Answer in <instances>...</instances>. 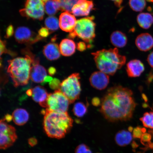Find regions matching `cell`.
<instances>
[{"label": "cell", "instance_id": "6da1fadb", "mask_svg": "<svg viewBox=\"0 0 153 153\" xmlns=\"http://www.w3.org/2000/svg\"><path fill=\"white\" fill-rule=\"evenodd\" d=\"M136 105L131 89L114 86L108 90L101 99L100 111L109 121H127L132 117Z\"/></svg>", "mask_w": 153, "mask_h": 153}, {"label": "cell", "instance_id": "7a4b0ae2", "mask_svg": "<svg viewBox=\"0 0 153 153\" xmlns=\"http://www.w3.org/2000/svg\"><path fill=\"white\" fill-rule=\"evenodd\" d=\"M45 115L43 128L46 134L51 138H64L73 126V120L68 112H58L46 109L42 111Z\"/></svg>", "mask_w": 153, "mask_h": 153}, {"label": "cell", "instance_id": "3957f363", "mask_svg": "<svg viewBox=\"0 0 153 153\" xmlns=\"http://www.w3.org/2000/svg\"><path fill=\"white\" fill-rule=\"evenodd\" d=\"M91 54L97 68L109 75H114L125 64L126 61V57L120 54L117 48L101 50Z\"/></svg>", "mask_w": 153, "mask_h": 153}, {"label": "cell", "instance_id": "277c9868", "mask_svg": "<svg viewBox=\"0 0 153 153\" xmlns=\"http://www.w3.org/2000/svg\"><path fill=\"white\" fill-rule=\"evenodd\" d=\"M29 53L25 57H18L8 61L7 72L12 79L15 87L27 85L30 78L32 64L35 59Z\"/></svg>", "mask_w": 153, "mask_h": 153}, {"label": "cell", "instance_id": "5b68a950", "mask_svg": "<svg viewBox=\"0 0 153 153\" xmlns=\"http://www.w3.org/2000/svg\"><path fill=\"white\" fill-rule=\"evenodd\" d=\"M94 19L93 17H89L78 20L74 30L70 32L68 37L74 38L78 37L86 42H91L95 36L96 25Z\"/></svg>", "mask_w": 153, "mask_h": 153}, {"label": "cell", "instance_id": "8992f818", "mask_svg": "<svg viewBox=\"0 0 153 153\" xmlns=\"http://www.w3.org/2000/svg\"><path fill=\"white\" fill-rule=\"evenodd\" d=\"M80 74H73L62 81L60 89L68 98L70 104L79 99L81 91Z\"/></svg>", "mask_w": 153, "mask_h": 153}, {"label": "cell", "instance_id": "52a82bcc", "mask_svg": "<svg viewBox=\"0 0 153 153\" xmlns=\"http://www.w3.org/2000/svg\"><path fill=\"white\" fill-rule=\"evenodd\" d=\"M69 101L60 89L49 94L47 101L46 109L53 111L65 113L68 111Z\"/></svg>", "mask_w": 153, "mask_h": 153}, {"label": "cell", "instance_id": "ba28073f", "mask_svg": "<svg viewBox=\"0 0 153 153\" xmlns=\"http://www.w3.org/2000/svg\"><path fill=\"white\" fill-rule=\"evenodd\" d=\"M45 3L42 0H27L24 8L20 10L22 16L41 20L45 15Z\"/></svg>", "mask_w": 153, "mask_h": 153}, {"label": "cell", "instance_id": "9c48e42d", "mask_svg": "<svg viewBox=\"0 0 153 153\" xmlns=\"http://www.w3.org/2000/svg\"><path fill=\"white\" fill-rule=\"evenodd\" d=\"M17 139L16 130L13 126L9 125L4 119L0 122V148L5 149L14 144Z\"/></svg>", "mask_w": 153, "mask_h": 153}, {"label": "cell", "instance_id": "30bf717a", "mask_svg": "<svg viewBox=\"0 0 153 153\" xmlns=\"http://www.w3.org/2000/svg\"><path fill=\"white\" fill-rule=\"evenodd\" d=\"M15 39L18 43L32 45L43 39L29 28L25 27H19L16 29L15 33Z\"/></svg>", "mask_w": 153, "mask_h": 153}, {"label": "cell", "instance_id": "8fae6325", "mask_svg": "<svg viewBox=\"0 0 153 153\" xmlns=\"http://www.w3.org/2000/svg\"><path fill=\"white\" fill-rule=\"evenodd\" d=\"M109 76L108 74L101 71L93 73L89 78L91 86L99 90L106 88L109 83Z\"/></svg>", "mask_w": 153, "mask_h": 153}, {"label": "cell", "instance_id": "7c38bea8", "mask_svg": "<svg viewBox=\"0 0 153 153\" xmlns=\"http://www.w3.org/2000/svg\"><path fill=\"white\" fill-rule=\"evenodd\" d=\"M47 76L46 70L39 64V60L34 59L30 72V78L32 81L36 83H42Z\"/></svg>", "mask_w": 153, "mask_h": 153}, {"label": "cell", "instance_id": "4fadbf2b", "mask_svg": "<svg viewBox=\"0 0 153 153\" xmlns=\"http://www.w3.org/2000/svg\"><path fill=\"white\" fill-rule=\"evenodd\" d=\"M76 21L75 16L71 13L65 12L60 15L59 26L63 31L71 32L74 30Z\"/></svg>", "mask_w": 153, "mask_h": 153}, {"label": "cell", "instance_id": "5bb4252c", "mask_svg": "<svg viewBox=\"0 0 153 153\" xmlns=\"http://www.w3.org/2000/svg\"><path fill=\"white\" fill-rule=\"evenodd\" d=\"M93 7V3L91 1L82 0L73 7L72 13L76 16H87Z\"/></svg>", "mask_w": 153, "mask_h": 153}, {"label": "cell", "instance_id": "9a60e30c", "mask_svg": "<svg viewBox=\"0 0 153 153\" xmlns=\"http://www.w3.org/2000/svg\"><path fill=\"white\" fill-rule=\"evenodd\" d=\"M144 70L143 63L137 59L130 61L126 65V72L128 76L130 77H138L144 71Z\"/></svg>", "mask_w": 153, "mask_h": 153}, {"label": "cell", "instance_id": "2e32d148", "mask_svg": "<svg viewBox=\"0 0 153 153\" xmlns=\"http://www.w3.org/2000/svg\"><path fill=\"white\" fill-rule=\"evenodd\" d=\"M135 44L140 50L143 51H149L153 47V38L149 33L141 34L136 39Z\"/></svg>", "mask_w": 153, "mask_h": 153}, {"label": "cell", "instance_id": "e0dca14e", "mask_svg": "<svg viewBox=\"0 0 153 153\" xmlns=\"http://www.w3.org/2000/svg\"><path fill=\"white\" fill-rule=\"evenodd\" d=\"M32 97L35 102L39 103L44 108H47V101L48 94L45 88L37 86L32 89Z\"/></svg>", "mask_w": 153, "mask_h": 153}, {"label": "cell", "instance_id": "ac0fdd59", "mask_svg": "<svg viewBox=\"0 0 153 153\" xmlns=\"http://www.w3.org/2000/svg\"><path fill=\"white\" fill-rule=\"evenodd\" d=\"M43 53L46 58L49 60H57L60 56V51L58 45L54 43L47 44L44 47Z\"/></svg>", "mask_w": 153, "mask_h": 153}, {"label": "cell", "instance_id": "d6986e66", "mask_svg": "<svg viewBox=\"0 0 153 153\" xmlns=\"http://www.w3.org/2000/svg\"><path fill=\"white\" fill-rule=\"evenodd\" d=\"M60 53L63 56H69L75 53L76 45L72 40L68 39H63L59 45Z\"/></svg>", "mask_w": 153, "mask_h": 153}, {"label": "cell", "instance_id": "ffe728a7", "mask_svg": "<svg viewBox=\"0 0 153 153\" xmlns=\"http://www.w3.org/2000/svg\"><path fill=\"white\" fill-rule=\"evenodd\" d=\"M12 118L14 123L17 125H24L27 122L29 118V114L26 110L18 108L13 113Z\"/></svg>", "mask_w": 153, "mask_h": 153}, {"label": "cell", "instance_id": "44dd1931", "mask_svg": "<svg viewBox=\"0 0 153 153\" xmlns=\"http://www.w3.org/2000/svg\"><path fill=\"white\" fill-rule=\"evenodd\" d=\"M110 40L113 45L117 48L125 47L127 43V38L125 34L120 31H114L112 33Z\"/></svg>", "mask_w": 153, "mask_h": 153}, {"label": "cell", "instance_id": "7402d4cb", "mask_svg": "<svg viewBox=\"0 0 153 153\" xmlns=\"http://www.w3.org/2000/svg\"><path fill=\"white\" fill-rule=\"evenodd\" d=\"M132 140V136L130 132L122 130L116 134L115 137L117 144L120 146H125L129 144Z\"/></svg>", "mask_w": 153, "mask_h": 153}, {"label": "cell", "instance_id": "603a6c76", "mask_svg": "<svg viewBox=\"0 0 153 153\" xmlns=\"http://www.w3.org/2000/svg\"><path fill=\"white\" fill-rule=\"evenodd\" d=\"M137 21L141 27L147 29L153 23V17L149 13H141L137 16Z\"/></svg>", "mask_w": 153, "mask_h": 153}, {"label": "cell", "instance_id": "cb8c5ba5", "mask_svg": "<svg viewBox=\"0 0 153 153\" xmlns=\"http://www.w3.org/2000/svg\"><path fill=\"white\" fill-rule=\"evenodd\" d=\"M44 3L45 12L50 16L55 15L60 10V3L57 0H49Z\"/></svg>", "mask_w": 153, "mask_h": 153}, {"label": "cell", "instance_id": "d4e9b609", "mask_svg": "<svg viewBox=\"0 0 153 153\" xmlns=\"http://www.w3.org/2000/svg\"><path fill=\"white\" fill-rule=\"evenodd\" d=\"M60 3V10L72 13L73 7L82 0H57Z\"/></svg>", "mask_w": 153, "mask_h": 153}, {"label": "cell", "instance_id": "484cf974", "mask_svg": "<svg viewBox=\"0 0 153 153\" xmlns=\"http://www.w3.org/2000/svg\"><path fill=\"white\" fill-rule=\"evenodd\" d=\"M45 24L48 29L52 32L58 30L60 26L58 19L54 16L48 17L45 19Z\"/></svg>", "mask_w": 153, "mask_h": 153}, {"label": "cell", "instance_id": "4316f807", "mask_svg": "<svg viewBox=\"0 0 153 153\" xmlns=\"http://www.w3.org/2000/svg\"><path fill=\"white\" fill-rule=\"evenodd\" d=\"M87 107L85 104L82 102L76 103L74 105L73 112L75 115L78 117H81L86 114Z\"/></svg>", "mask_w": 153, "mask_h": 153}, {"label": "cell", "instance_id": "83f0119b", "mask_svg": "<svg viewBox=\"0 0 153 153\" xmlns=\"http://www.w3.org/2000/svg\"><path fill=\"white\" fill-rule=\"evenodd\" d=\"M129 4L133 10L139 12L143 11L146 7V0H129Z\"/></svg>", "mask_w": 153, "mask_h": 153}, {"label": "cell", "instance_id": "f1b7e54d", "mask_svg": "<svg viewBox=\"0 0 153 153\" xmlns=\"http://www.w3.org/2000/svg\"><path fill=\"white\" fill-rule=\"evenodd\" d=\"M140 120L145 127L153 129V112L145 113Z\"/></svg>", "mask_w": 153, "mask_h": 153}, {"label": "cell", "instance_id": "f546056e", "mask_svg": "<svg viewBox=\"0 0 153 153\" xmlns=\"http://www.w3.org/2000/svg\"><path fill=\"white\" fill-rule=\"evenodd\" d=\"M75 152V153H92L89 147L84 144L78 145L76 149Z\"/></svg>", "mask_w": 153, "mask_h": 153}, {"label": "cell", "instance_id": "4dcf8cb0", "mask_svg": "<svg viewBox=\"0 0 153 153\" xmlns=\"http://www.w3.org/2000/svg\"><path fill=\"white\" fill-rule=\"evenodd\" d=\"M61 84L60 80L56 78H55L49 82V85L51 88L56 91L60 89Z\"/></svg>", "mask_w": 153, "mask_h": 153}, {"label": "cell", "instance_id": "1f68e13d", "mask_svg": "<svg viewBox=\"0 0 153 153\" xmlns=\"http://www.w3.org/2000/svg\"><path fill=\"white\" fill-rule=\"evenodd\" d=\"M151 139H152V136L150 133H143L141 137V143L143 145H146L147 143L149 145L150 143Z\"/></svg>", "mask_w": 153, "mask_h": 153}, {"label": "cell", "instance_id": "d6a6232c", "mask_svg": "<svg viewBox=\"0 0 153 153\" xmlns=\"http://www.w3.org/2000/svg\"><path fill=\"white\" fill-rule=\"evenodd\" d=\"M143 133L142 128L137 127L133 129V137L134 138H141Z\"/></svg>", "mask_w": 153, "mask_h": 153}, {"label": "cell", "instance_id": "836d02e7", "mask_svg": "<svg viewBox=\"0 0 153 153\" xmlns=\"http://www.w3.org/2000/svg\"><path fill=\"white\" fill-rule=\"evenodd\" d=\"M49 34V30L47 28L42 27L38 31V34L43 38L48 37Z\"/></svg>", "mask_w": 153, "mask_h": 153}, {"label": "cell", "instance_id": "e575fe53", "mask_svg": "<svg viewBox=\"0 0 153 153\" xmlns=\"http://www.w3.org/2000/svg\"><path fill=\"white\" fill-rule=\"evenodd\" d=\"M1 55H2L3 53H8L9 54H12V53H10V51L7 50L6 48V42L2 41L1 40Z\"/></svg>", "mask_w": 153, "mask_h": 153}, {"label": "cell", "instance_id": "d590c367", "mask_svg": "<svg viewBox=\"0 0 153 153\" xmlns=\"http://www.w3.org/2000/svg\"><path fill=\"white\" fill-rule=\"evenodd\" d=\"M14 33V30L12 25H10L7 29L6 32V37L9 38L13 35Z\"/></svg>", "mask_w": 153, "mask_h": 153}, {"label": "cell", "instance_id": "8d00e7d4", "mask_svg": "<svg viewBox=\"0 0 153 153\" xmlns=\"http://www.w3.org/2000/svg\"><path fill=\"white\" fill-rule=\"evenodd\" d=\"M87 46L85 43L83 42H79L77 43V49L80 51H83L85 50Z\"/></svg>", "mask_w": 153, "mask_h": 153}, {"label": "cell", "instance_id": "74e56055", "mask_svg": "<svg viewBox=\"0 0 153 153\" xmlns=\"http://www.w3.org/2000/svg\"><path fill=\"white\" fill-rule=\"evenodd\" d=\"M92 104L94 106H98L101 105V101L98 97H94L92 100Z\"/></svg>", "mask_w": 153, "mask_h": 153}, {"label": "cell", "instance_id": "f35d334b", "mask_svg": "<svg viewBox=\"0 0 153 153\" xmlns=\"http://www.w3.org/2000/svg\"><path fill=\"white\" fill-rule=\"evenodd\" d=\"M28 142L30 146L33 147L37 144V139L34 137H32L28 139Z\"/></svg>", "mask_w": 153, "mask_h": 153}, {"label": "cell", "instance_id": "ab89813d", "mask_svg": "<svg viewBox=\"0 0 153 153\" xmlns=\"http://www.w3.org/2000/svg\"><path fill=\"white\" fill-rule=\"evenodd\" d=\"M147 61L150 65L153 68V51L148 55Z\"/></svg>", "mask_w": 153, "mask_h": 153}, {"label": "cell", "instance_id": "60d3db41", "mask_svg": "<svg viewBox=\"0 0 153 153\" xmlns=\"http://www.w3.org/2000/svg\"><path fill=\"white\" fill-rule=\"evenodd\" d=\"M56 69L54 67H51L48 70V72L49 74L51 76L54 75L56 74Z\"/></svg>", "mask_w": 153, "mask_h": 153}, {"label": "cell", "instance_id": "b9f144b4", "mask_svg": "<svg viewBox=\"0 0 153 153\" xmlns=\"http://www.w3.org/2000/svg\"><path fill=\"white\" fill-rule=\"evenodd\" d=\"M53 78L51 76H47L45 78L44 81L42 83V85H45L47 82H50L53 80Z\"/></svg>", "mask_w": 153, "mask_h": 153}, {"label": "cell", "instance_id": "7bdbcfd3", "mask_svg": "<svg viewBox=\"0 0 153 153\" xmlns=\"http://www.w3.org/2000/svg\"><path fill=\"white\" fill-rule=\"evenodd\" d=\"M113 1L115 4L118 7H120L123 0H111Z\"/></svg>", "mask_w": 153, "mask_h": 153}, {"label": "cell", "instance_id": "ee69618b", "mask_svg": "<svg viewBox=\"0 0 153 153\" xmlns=\"http://www.w3.org/2000/svg\"><path fill=\"white\" fill-rule=\"evenodd\" d=\"M4 119L7 122L11 121L13 120L12 116L9 114H7L5 116Z\"/></svg>", "mask_w": 153, "mask_h": 153}, {"label": "cell", "instance_id": "f6af8a7d", "mask_svg": "<svg viewBox=\"0 0 153 153\" xmlns=\"http://www.w3.org/2000/svg\"><path fill=\"white\" fill-rule=\"evenodd\" d=\"M26 94L28 96L31 97L32 95V89H28L27 91H26Z\"/></svg>", "mask_w": 153, "mask_h": 153}, {"label": "cell", "instance_id": "bcb514c9", "mask_svg": "<svg viewBox=\"0 0 153 153\" xmlns=\"http://www.w3.org/2000/svg\"><path fill=\"white\" fill-rule=\"evenodd\" d=\"M138 146V145L135 142V141H133L132 143V146L133 148H137Z\"/></svg>", "mask_w": 153, "mask_h": 153}, {"label": "cell", "instance_id": "7dc6e473", "mask_svg": "<svg viewBox=\"0 0 153 153\" xmlns=\"http://www.w3.org/2000/svg\"><path fill=\"white\" fill-rule=\"evenodd\" d=\"M133 129H133V128L132 127H129L128 128V130H129V131L130 132H131L132 131H133Z\"/></svg>", "mask_w": 153, "mask_h": 153}, {"label": "cell", "instance_id": "c3c4849f", "mask_svg": "<svg viewBox=\"0 0 153 153\" xmlns=\"http://www.w3.org/2000/svg\"><path fill=\"white\" fill-rule=\"evenodd\" d=\"M42 1H43L44 3H45V2L47 1H49V0H42Z\"/></svg>", "mask_w": 153, "mask_h": 153}]
</instances>
